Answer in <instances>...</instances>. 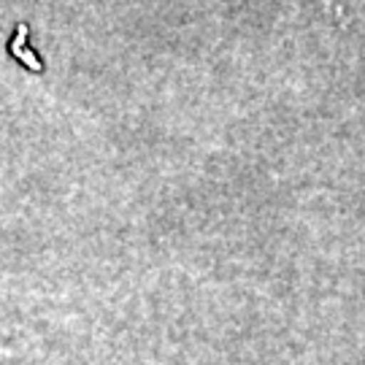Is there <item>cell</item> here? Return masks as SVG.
<instances>
[{
  "mask_svg": "<svg viewBox=\"0 0 365 365\" xmlns=\"http://www.w3.org/2000/svg\"><path fill=\"white\" fill-rule=\"evenodd\" d=\"M9 52L19 60V63H25L27 68H33V71H41L43 63L38 60V52H33L30 46H27V27L19 25L16 27V36L9 41Z\"/></svg>",
  "mask_w": 365,
  "mask_h": 365,
  "instance_id": "cell-1",
  "label": "cell"
}]
</instances>
